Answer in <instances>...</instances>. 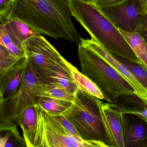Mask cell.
Returning a JSON list of instances; mask_svg holds the SVG:
<instances>
[{
  "label": "cell",
  "mask_w": 147,
  "mask_h": 147,
  "mask_svg": "<svg viewBox=\"0 0 147 147\" xmlns=\"http://www.w3.org/2000/svg\"><path fill=\"white\" fill-rule=\"evenodd\" d=\"M6 21L14 34L22 42H24L25 40L40 34L30 26L18 20L8 18Z\"/></svg>",
  "instance_id": "20"
},
{
  "label": "cell",
  "mask_w": 147,
  "mask_h": 147,
  "mask_svg": "<svg viewBox=\"0 0 147 147\" xmlns=\"http://www.w3.org/2000/svg\"><path fill=\"white\" fill-rule=\"evenodd\" d=\"M80 44L92 51L106 62L129 84L137 96L147 103V89L138 82L130 71L121 63L115 56L92 38L85 39L81 38Z\"/></svg>",
  "instance_id": "10"
},
{
  "label": "cell",
  "mask_w": 147,
  "mask_h": 147,
  "mask_svg": "<svg viewBox=\"0 0 147 147\" xmlns=\"http://www.w3.org/2000/svg\"><path fill=\"white\" fill-rule=\"evenodd\" d=\"M98 105L110 147H125L127 117L117 104L104 103L99 99Z\"/></svg>",
  "instance_id": "9"
},
{
  "label": "cell",
  "mask_w": 147,
  "mask_h": 147,
  "mask_svg": "<svg viewBox=\"0 0 147 147\" xmlns=\"http://www.w3.org/2000/svg\"><path fill=\"white\" fill-rule=\"evenodd\" d=\"M13 2L11 0H0V19L8 18Z\"/></svg>",
  "instance_id": "24"
},
{
  "label": "cell",
  "mask_w": 147,
  "mask_h": 147,
  "mask_svg": "<svg viewBox=\"0 0 147 147\" xmlns=\"http://www.w3.org/2000/svg\"><path fill=\"white\" fill-rule=\"evenodd\" d=\"M119 32L138 59L146 67H147L146 41L136 32H126L121 30H119Z\"/></svg>",
  "instance_id": "17"
},
{
  "label": "cell",
  "mask_w": 147,
  "mask_h": 147,
  "mask_svg": "<svg viewBox=\"0 0 147 147\" xmlns=\"http://www.w3.org/2000/svg\"><path fill=\"white\" fill-rule=\"evenodd\" d=\"M75 94L69 92L63 88L56 87L43 85L40 88L37 96H46L72 101Z\"/></svg>",
  "instance_id": "22"
},
{
  "label": "cell",
  "mask_w": 147,
  "mask_h": 147,
  "mask_svg": "<svg viewBox=\"0 0 147 147\" xmlns=\"http://www.w3.org/2000/svg\"><path fill=\"white\" fill-rule=\"evenodd\" d=\"M26 147L15 123L0 125V147Z\"/></svg>",
  "instance_id": "16"
},
{
  "label": "cell",
  "mask_w": 147,
  "mask_h": 147,
  "mask_svg": "<svg viewBox=\"0 0 147 147\" xmlns=\"http://www.w3.org/2000/svg\"><path fill=\"white\" fill-rule=\"evenodd\" d=\"M92 3L97 6L112 5L123 2L125 0H90Z\"/></svg>",
  "instance_id": "26"
},
{
  "label": "cell",
  "mask_w": 147,
  "mask_h": 147,
  "mask_svg": "<svg viewBox=\"0 0 147 147\" xmlns=\"http://www.w3.org/2000/svg\"><path fill=\"white\" fill-rule=\"evenodd\" d=\"M78 56L82 73L97 86L108 103L115 104L120 97L136 95L119 74L90 49L79 45Z\"/></svg>",
  "instance_id": "3"
},
{
  "label": "cell",
  "mask_w": 147,
  "mask_h": 147,
  "mask_svg": "<svg viewBox=\"0 0 147 147\" xmlns=\"http://www.w3.org/2000/svg\"><path fill=\"white\" fill-rule=\"evenodd\" d=\"M7 19H0V45L13 57L19 58L25 56L24 42L14 34L7 22Z\"/></svg>",
  "instance_id": "14"
},
{
  "label": "cell",
  "mask_w": 147,
  "mask_h": 147,
  "mask_svg": "<svg viewBox=\"0 0 147 147\" xmlns=\"http://www.w3.org/2000/svg\"><path fill=\"white\" fill-rule=\"evenodd\" d=\"M11 57L12 56L10 55L6 49L0 45V61L9 58Z\"/></svg>",
  "instance_id": "27"
},
{
  "label": "cell",
  "mask_w": 147,
  "mask_h": 147,
  "mask_svg": "<svg viewBox=\"0 0 147 147\" xmlns=\"http://www.w3.org/2000/svg\"><path fill=\"white\" fill-rule=\"evenodd\" d=\"M37 106L38 123L33 147H107L100 142L77 139L69 134L53 115Z\"/></svg>",
  "instance_id": "8"
},
{
  "label": "cell",
  "mask_w": 147,
  "mask_h": 147,
  "mask_svg": "<svg viewBox=\"0 0 147 147\" xmlns=\"http://www.w3.org/2000/svg\"><path fill=\"white\" fill-rule=\"evenodd\" d=\"M11 1H15V0H11Z\"/></svg>",
  "instance_id": "28"
},
{
  "label": "cell",
  "mask_w": 147,
  "mask_h": 147,
  "mask_svg": "<svg viewBox=\"0 0 147 147\" xmlns=\"http://www.w3.org/2000/svg\"><path fill=\"white\" fill-rule=\"evenodd\" d=\"M117 57V58L119 61L124 64L132 73L138 82L147 89V67L134 63L119 57Z\"/></svg>",
  "instance_id": "21"
},
{
  "label": "cell",
  "mask_w": 147,
  "mask_h": 147,
  "mask_svg": "<svg viewBox=\"0 0 147 147\" xmlns=\"http://www.w3.org/2000/svg\"><path fill=\"white\" fill-rule=\"evenodd\" d=\"M20 58H15L13 57H11L9 58L0 61V74H2L8 68L13 65Z\"/></svg>",
  "instance_id": "25"
},
{
  "label": "cell",
  "mask_w": 147,
  "mask_h": 147,
  "mask_svg": "<svg viewBox=\"0 0 147 147\" xmlns=\"http://www.w3.org/2000/svg\"><path fill=\"white\" fill-rule=\"evenodd\" d=\"M53 116L60 122L63 126L64 127V129L69 134H71L72 136L79 140H81V141H84L81 138L80 134H79L77 130L76 129L75 126L73 125V124L65 116L61 114L54 115Z\"/></svg>",
  "instance_id": "23"
},
{
  "label": "cell",
  "mask_w": 147,
  "mask_h": 147,
  "mask_svg": "<svg viewBox=\"0 0 147 147\" xmlns=\"http://www.w3.org/2000/svg\"><path fill=\"white\" fill-rule=\"evenodd\" d=\"M131 120L127 117V126L125 136V147H147L146 123L133 115Z\"/></svg>",
  "instance_id": "13"
},
{
  "label": "cell",
  "mask_w": 147,
  "mask_h": 147,
  "mask_svg": "<svg viewBox=\"0 0 147 147\" xmlns=\"http://www.w3.org/2000/svg\"><path fill=\"white\" fill-rule=\"evenodd\" d=\"M67 0H15L8 18L20 20L40 34L79 45Z\"/></svg>",
  "instance_id": "1"
},
{
  "label": "cell",
  "mask_w": 147,
  "mask_h": 147,
  "mask_svg": "<svg viewBox=\"0 0 147 147\" xmlns=\"http://www.w3.org/2000/svg\"><path fill=\"white\" fill-rule=\"evenodd\" d=\"M26 56L47 84L60 76L72 77L69 63L41 34L24 42Z\"/></svg>",
  "instance_id": "5"
},
{
  "label": "cell",
  "mask_w": 147,
  "mask_h": 147,
  "mask_svg": "<svg viewBox=\"0 0 147 147\" xmlns=\"http://www.w3.org/2000/svg\"><path fill=\"white\" fill-rule=\"evenodd\" d=\"M26 56L0 74V102L11 97L19 86L26 67Z\"/></svg>",
  "instance_id": "11"
},
{
  "label": "cell",
  "mask_w": 147,
  "mask_h": 147,
  "mask_svg": "<svg viewBox=\"0 0 147 147\" xmlns=\"http://www.w3.org/2000/svg\"><path fill=\"white\" fill-rule=\"evenodd\" d=\"M98 100V98L78 89L71 105L61 114L73 124L83 140L100 142L109 147L100 115Z\"/></svg>",
  "instance_id": "4"
},
{
  "label": "cell",
  "mask_w": 147,
  "mask_h": 147,
  "mask_svg": "<svg viewBox=\"0 0 147 147\" xmlns=\"http://www.w3.org/2000/svg\"><path fill=\"white\" fill-rule=\"evenodd\" d=\"M12 122L22 128L26 147H33L38 123L37 105L25 109L13 119Z\"/></svg>",
  "instance_id": "12"
},
{
  "label": "cell",
  "mask_w": 147,
  "mask_h": 147,
  "mask_svg": "<svg viewBox=\"0 0 147 147\" xmlns=\"http://www.w3.org/2000/svg\"><path fill=\"white\" fill-rule=\"evenodd\" d=\"M67 1L72 16L88 32L92 39L114 55L145 66L136 55L119 30L90 0Z\"/></svg>",
  "instance_id": "2"
},
{
  "label": "cell",
  "mask_w": 147,
  "mask_h": 147,
  "mask_svg": "<svg viewBox=\"0 0 147 147\" xmlns=\"http://www.w3.org/2000/svg\"><path fill=\"white\" fill-rule=\"evenodd\" d=\"M95 6L119 30L136 32L146 41L147 0H125L112 5Z\"/></svg>",
  "instance_id": "7"
},
{
  "label": "cell",
  "mask_w": 147,
  "mask_h": 147,
  "mask_svg": "<svg viewBox=\"0 0 147 147\" xmlns=\"http://www.w3.org/2000/svg\"><path fill=\"white\" fill-rule=\"evenodd\" d=\"M115 104L119 106L123 114L136 115L147 122V103L136 95L120 97Z\"/></svg>",
  "instance_id": "15"
},
{
  "label": "cell",
  "mask_w": 147,
  "mask_h": 147,
  "mask_svg": "<svg viewBox=\"0 0 147 147\" xmlns=\"http://www.w3.org/2000/svg\"><path fill=\"white\" fill-rule=\"evenodd\" d=\"M69 67L72 77L79 90L93 95L99 99L104 100V96L102 93L91 80L80 72L70 63Z\"/></svg>",
  "instance_id": "18"
},
{
  "label": "cell",
  "mask_w": 147,
  "mask_h": 147,
  "mask_svg": "<svg viewBox=\"0 0 147 147\" xmlns=\"http://www.w3.org/2000/svg\"><path fill=\"white\" fill-rule=\"evenodd\" d=\"M43 85V79L26 57L25 71L19 86L11 97L0 102V125L14 123V117L36 105L38 93Z\"/></svg>",
  "instance_id": "6"
},
{
  "label": "cell",
  "mask_w": 147,
  "mask_h": 147,
  "mask_svg": "<svg viewBox=\"0 0 147 147\" xmlns=\"http://www.w3.org/2000/svg\"><path fill=\"white\" fill-rule=\"evenodd\" d=\"M72 101L46 96H38L36 105L51 115L61 114L70 107Z\"/></svg>",
  "instance_id": "19"
}]
</instances>
